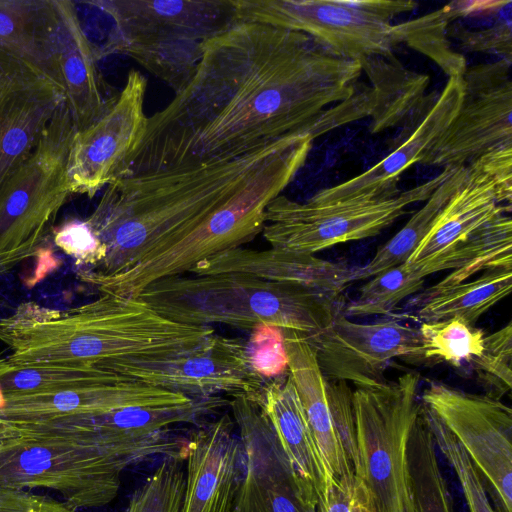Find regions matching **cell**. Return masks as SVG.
I'll return each instance as SVG.
<instances>
[{"mask_svg": "<svg viewBox=\"0 0 512 512\" xmlns=\"http://www.w3.org/2000/svg\"><path fill=\"white\" fill-rule=\"evenodd\" d=\"M425 278L406 263L388 268L371 277L358 296L345 305L346 316L389 315L407 297L417 293Z\"/></svg>", "mask_w": 512, "mask_h": 512, "instance_id": "32", "label": "cell"}, {"mask_svg": "<svg viewBox=\"0 0 512 512\" xmlns=\"http://www.w3.org/2000/svg\"><path fill=\"white\" fill-rule=\"evenodd\" d=\"M98 369L190 398L244 396L259 403L266 382L251 368L245 344L214 334L201 345L166 356L122 358Z\"/></svg>", "mask_w": 512, "mask_h": 512, "instance_id": "12", "label": "cell"}, {"mask_svg": "<svg viewBox=\"0 0 512 512\" xmlns=\"http://www.w3.org/2000/svg\"><path fill=\"white\" fill-rule=\"evenodd\" d=\"M463 97L462 78L450 77L444 88L428 93L424 103L401 126L391 150L363 173L324 188L307 201L332 204L346 201L386 200L401 193L398 182L404 171L420 163L431 145L455 117Z\"/></svg>", "mask_w": 512, "mask_h": 512, "instance_id": "17", "label": "cell"}, {"mask_svg": "<svg viewBox=\"0 0 512 512\" xmlns=\"http://www.w3.org/2000/svg\"><path fill=\"white\" fill-rule=\"evenodd\" d=\"M186 449L164 456L155 471L130 496L124 512H182Z\"/></svg>", "mask_w": 512, "mask_h": 512, "instance_id": "35", "label": "cell"}, {"mask_svg": "<svg viewBox=\"0 0 512 512\" xmlns=\"http://www.w3.org/2000/svg\"><path fill=\"white\" fill-rule=\"evenodd\" d=\"M192 399L113 373L101 382L65 391L5 395L0 418L16 428L127 407L180 405Z\"/></svg>", "mask_w": 512, "mask_h": 512, "instance_id": "20", "label": "cell"}, {"mask_svg": "<svg viewBox=\"0 0 512 512\" xmlns=\"http://www.w3.org/2000/svg\"><path fill=\"white\" fill-rule=\"evenodd\" d=\"M466 169L488 180L494 187L499 204L512 200V146L494 149L471 161Z\"/></svg>", "mask_w": 512, "mask_h": 512, "instance_id": "42", "label": "cell"}, {"mask_svg": "<svg viewBox=\"0 0 512 512\" xmlns=\"http://www.w3.org/2000/svg\"><path fill=\"white\" fill-rule=\"evenodd\" d=\"M297 474L319 503L330 483L290 375L266 383L258 403Z\"/></svg>", "mask_w": 512, "mask_h": 512, "instance_id": "26", "label": "cell"}, {"mask_svg": "<svg viewBox=\"0 0 512 512\" xmlns=\"http://www.w3.org/2000/svg\"><path fill=\"white\" fill-rule=\"evenodd\" d=\"M315 139L309 132L289 136L261 169L206 217L130 269L114 275L81 270L79 279L101 293L135 298L159 279L189 273L211 256L242 247L262 232L267 206L303 167Z\"/></svg>", "mask_w": 512, "mask_h": 512, "instance_id": "5", "label": "cell"}, {"mask_svg": "<svg viewBox=\"0 0 512 512\" xmlns=\"http://www.w3.org/2000/svg\"><path fill=\"white\" fill-rule=\"evenodd\" d=\"M374 92L371 133L401 127L424 103L430 77L403 66L394 56H374L359 62Z\"/></svg>", "mask_w": 512, "mask_h": 512, "instance_id": "27", "label": "cell"}, {"mask_svg": "<svg viewBox=\"0 0 512 512\" xmlns=\"http://www.w3.org/2000/svg\"><path fill=\"white\" fill-rule=\"evenodd\" d=\"M244 453V471L231 512H319L315 492L301 479L260 405L229 400Z\"/></svg>", "mask_w": 512, "mask_h": 512, "instance_id": "15", "label": "cell"}, {"mask_svg": "<svg viewBox=\"0 0 512 512\" xmlns=\"http://www.w3.org/2000/svg\"><path fill=\"white\" fill-rule=\"evenodd\" d=\"M53 242L77 265L100 266L107 248L86 220L69 219L53 231Z\"/></svg>", "mask_w": 512, "mask_h": 512, "instance_id": "40", "label": "cell"}, {"mask_svg": "<svg viewBox=\"0 0 512 512\" xmlns=\"http://www.w3.org/2000/svg\"><path fill=\"white\" fill-rule=\"evenodd\" d=\"M362 73L305 33L238 21L206 42L192 79L148 117L119 178L231 160L369 117L356 93Z\"/></svg>", "mask_w": 512, "mask_h": 512, "instance_id": "1", "label": "cell"}, {"mask_svg": "<svg viewBox=\"0 0 512 512\" xmlns=\"http://www.w3.org/2000/svg\"><path fill=\"white\" fill-rule=\"evenodd\" d=\"M0 512H77V509L45 494L0 485Z\"/></svg>", "mask_w": 512, "mask_h": 512, "instance_id": "44", "label": "cell"}, {"mask_svg": "<svg viewBox=\"0 0 512 512\" xmlns=\"http://www.w3.org/2000/svg\"><path fill=\"white\" fill-rule=\"evenodd\" d=\"M53 5L54 58L72 122L82 131L110 109L118 93L101 74L97 46L83 30L74 2L53 0Z\"/></svg>", "mask_w": 512, "mask_h": 512, "instance_id": "22", "label": "cell"}, {"mask_svg": "<svg viewBox=\"0 0 512 512\" xmlns=\"http://www.w3.org/2000/svg\"><path fill=\"white\" fill-rule=\"evenodd\" d=\"M146 89L144 75L136 69L130 70L110 109L88 128L76 131L67 164L72 195L92 198L120 177L125 161L146 132Z\"/></svg>", "mask_w": 512, "mask_h": 512, "instance_id": "16", "label": "cell"}, {"mask_svg": "<svg viewBox=\"0 0 512 512\" xmlns=\"http://www.w3.org/2000/svg\"><path fill=\"white\" fill-rule=\"evenodd\" d=\"M319 512H377L374 501L364 482L354 475L351 478L331 481Z\"/></svg>", "mask_w": 512, "mask_h": 512, "instance_id": "43", "label": "cell"}, {"mask_svg": "<svg viewBox=\"0 0 512 512\" xmlns=\"http://www.w3.org/2000/svg\"><path fill=\"white\" fill-rule=\"evenodd\" d=\"M113 21L99 59L126 54L175 93L194 76L210 39L238 22L233 0H95Z\"/></svg>", "mask_w": 512, "mask_h": 512, "instance_id": "7", "label": "cell"}, {"mask_svg": "<svg viewBox=\"0 0 512 512\" xmlns=\"http://www.w3.org/2000/svg\"><path fill=\"white\" fill-rule=\"evenodd\" d=\"M76 129L63 103L29 157L0 191V255L45 237L72 196L67 164Z\"/></svg>", "mask_w": 512, "mask_h": 512, "instance_id": "11", "label": "cell"}, {"mask_svg": "<svg viewBox=\"0 0 512 512\" xmlns=\"http://www.w3.org/2000/svg\"><path fill=\"white\" fill-rule=\"evenodd\" d=\"M466 176L465 167L456 168L426 200L408 222L386 243L378 247L366 264L353 267L352 282L364 280L405 263L428 234L438 214Z\"/></svg>", "mask_w": 512, "mask_h": 512, "instance_id": "31", "label": "cell"}, {"mask_svg": "<svg viewBox=\"0 0 512 512\" xmlns=\"http://www.w3.org/2000/svg\"><path fill=\"white\" fill-rule=\"evenodd\" d=\"M420 375L352 391L357 431L358 469L377 512H414L408 473L410 430L421 402Z\"/></svg>", "mask_w": 512, "mask_h": 512, "instance_id": "9", "label": "cell"}, {"mask_svg": "<svg viewBox=\"0 0 512 512\" xmlns=\"http://www.w3.org/2000/svg\"><path fill=\"white\" fill-rule=\"evenodd\" d=\"M289 136L231 160L125 176L110 183L86 219L107 248L94 271L124 272L196 225L261 169Z\"/></svg>", "mask_w": 512, "mask_h": 512, "instance_id": "3", "label": "cell"}, {"mask_svg": "<svg viewBox=\"0 0 512 512\" xmlns=\"http://www.w3.org/2000/svg\"><path fill=\"white\" fill-rule=\"evenodd\" d=\"M135 298L185 325L224 324L251 331L270 324L305 336L322 331L341 310L338 299L320 292L243 273L165 277Z\"/></svg>", "mask_w": 512, "mask_h": 512, "instance_id": "6", "label": "cell"}, {"mask_svg": "<svg viewBox=\"0 0 512 512\" xmlns=\"http://www.w3.org/2000/svg\"><path fill=\"white\" fill-rule=\"evenodd\" d=\"M424 406L436 446L453 468L463 491L469 512H495L481 475L462 445L441 422L438 416L425 404Z\"/></svg>", "mask_w": 512, "mask_h": 512, "instance_id": "36", "label": "cell"}, {"mask_svg": "<svg viewBox=\"0 0 512 512\" xmlns=\"http://www.w3.org/2000/svg\"><path fill=\"white\" fill-rule=\"evenodd\" d=\"M353 267L315 255L278 248L238 247L197 263L189 273L211 275L243 273L265 280L305 287L338 299L352 282Z\"/></svg>", "mask_w": 512, "mask_h": 512, "instance_id": "24", "label": "cell"}, {"mask_svg": "<svg viewBox=\"0 0 512 512\" xmlns=\"http://www.w3.org/2000/svg\"><path fill=\"white\" fill-rule=\"evenodd\" d=\"M436 448L425 406L421 403L410 430L407 448L409 487L414 512H454Z\"/></svg>", "mask_w": 512, "mask_h": 512, "instance_id": "30", "label": "cell"}, {"mask_svg": "<svg viewBox=\"0 0 512 512\" xmlns=\"http://www.w3.org/2000/svg\"><path fill=\"white\" fill-rule=\"evenodd\" d=\"M512 2L507 1L495 22L487 28L470 30L461 25L448 28L463 49L484 52L512 61Z\"/></svg>", "mask_w": 512, "mask_h": 512, "instance_id": "39", "label": "cell"}, {"mask_svg": "<svg viewBox=\"0 0 512 512\" xmlns=\"http://www.w3.org/2000/svg\"><path fill=\"white\" fill-rule=\"evenodd\" d=\"M418 329L422 356L438 358L456 367L471 363L484 347L483 331L459 318L422 322Z\"/></svg>", "mask_w": 512, "mask_h": 512, "instance_id": "33", "label": "cell"}, {"mask_svg": "<svg viewBox=\"0 0 512 512\" xmlns=\"http://www.w3.org/2000/svg\"><path fill=\"white\" fill-rule=\"evenodd\" d=\"M511 288L512 268H492L471 281L439 290L427 288L410 305L416 319L422 322L459 318L474 326L483 314L510 294Z\"/></svg>", "mask_w": 512, "mask_h": 512, "instance_id": "29", "label": "cell"}, {"mask_svg": "<svg viewBox=\"0 0 512 512\" xmlns=\"http://www.w3.org/2000/svg\"><path fill=\"white\" fill-rule=\"evenodd\" d=\"M510 211L511 206L499 204L488 180L466 169L465 179L405 263L424 278L458 269L461 248L468 247L477 231L492 218Z\"/></svg>", "mask_w": 512, "mask_h": 512, "instance_id": "23", "label": "cell"}, {"mask_svg": "<svg viewBox=\"0 0 512 512\" xmlns=\"http://www.w3.org/2000/svg\"><path fill=\"white\" fill-rule=\"evenodd\" d=\"M15 430L16 436L0 441V485L48 489L77 510L109 504L125 469L180 454L187 445L170 429L116 441L53 429Z\"/></svg>", "mask_w": 512, "mask_h": 512, "instance_id": "4", "label": "cell"}, {"mask_svg": "<svg viewBox=\"0 0 512 512\" xmlns=\"http://www.w3.org/2000/svg\"><path fill=\"white\" fill-rule=\"evenodd\" d=\"M245 348L251 368L264 380H273L288 373V356L280 327L257 325L251 330Z\"/></svg>", "mask_w": 512, "mask_h": 512, "instance_id": "38", "label": "cell"}, {"mask_svg": "<svg viewBox=\"0 0 512 512\" xmlns=\"http://www.w3.org/2000/svg\"><path fill=\"white\" fill-rule=\"evenodd\" d=\"M43 241V238L35 239L13 252L0 255V276L8 273L24 260L35 256Z\"/></svg>", "mask_w": 512, "mask_h": 512, "instance_id": "45", "label": "cell"}, {"mask_svg": "<svg viewBox=\"0 0 512 512\" xmlns=\"http://www.w3.org/2000/svg\"><path fill=\"white\" fill-rule=\"evenodd\" d=\"M434 412L478 469L495 512H512V410L495 397L438 382L423 391Z\"/></svg>", "mask_w": 512, "mask_h": 512, "instance_id": "13", "label": "cell"}, {"mask_svg": "<svg viewBox=\"0 0 512 512\" xmlns=\"http://www.w3.org/2000/svg\"><path fill=\"white\" fill-rule=\"evenodd\" d=\"M511 60L466 68L461 105L420 163L463 167L500 147L512 146Z\"/></svg>", "mask_w": 512, "mask_h": 512, "instance_id": "14", "label": "cell"}, {"mask_svg": "<svg viewBox=\"0 0 512 512\" xmlns=\"http://www.w3.org/2000/svg\"><path fill=\"white\" fill-rule=\"evenodd\" d=\"M63 103L60 84L0 47V191L33 152Z\"/></svg>", "mask_w": 512, "mask_h": 512, "instance_id": "19", "label": "cell"}, {"mask_svg": "<svg viewBox=\"0 0 512 512\" xmlns=\"http://www.w3.org/2000/svg\"><path fill=\"white\" fill-rule=\"evenodd\" d=\"M231 416L199 426L187 440L182 512H231L244 453Z\"/></svg>", "mask_w": 512, "mask_h": 512, "instance_id": "21", "label": "cell"}, {"mask_svg": "<svg viewBox=\"0 0 512 512\" xmlns=\"http://www.w3.org/2000/svg\"><path fill=\"white\" fill-rule=\"evenodd\" d=\"M290 375L330 482L355 475L340 444L328 400L327 381L306 337L283 330Z\"/></svg>", "mask_w": 512, "mask_h": 512, "instance_id": "25", "label": "cell"}, {"mask_svg": "<svg viewBox=\"0 0 512 512\" xmlns=\"http://www.w3.org/2000/svg\"><path fill=\"white\" fill-rule=\"evenodd\" d=\"M114 372L97 368L82 369L62 365L13 369L0 378L4 395L38 394L88 386L109 378Z\"/></svg>", "mask_w": 512, "mask_h": 512, "instance_id": "34", "label": "cell"}, {"mask_svg": "<svg viewBox=\"0 0 512 512\" xmlns=\"http://www.w3.org/2000/svg\"><path fill=\"white\" fill-rule=\"evenodd\" d=\"M12 370L7 358H0V374L5 375ZM18 432L0 418V441L16 436Z\"/></svg>", "mask_w": 512, "mask_h": 512, "instance_id": "46", "label": "cell"}, {"mask_svg": "<svg viewBox=\"0 0 512 512\" xmlns=\"http://www.w3.org/2000/svg\"><path fill=\"white\" fill-rule=\"evenodd\" d=\"M54 21L53 0H0V47L36 65L62 86L54 58Z\"/></svg>", "mask_w": 512, "mask_h": 512, "instance_id": "28", "label": "cell"}, {"mask_svg": "<svg viewBox=\"0 0 512 512\" xmlns=\"http://www.w3.org/2000/svg\"><path fill=\"white\" fill-rule=\"evenodd\" d=\"M478 377L497 399L512 387V324L484 337L481 354L472 361Z\"/></svg>", "mask_w": 512, "mask_h": 512, "instance_id": "37", "label": "cell"}, {"mask_svg": "<svg viewBox=\"0 0 512 512\" xmlns=\"http://www.w3.org/2000/svg\"><path fill=\"white\" fill-rule=\"evenodd\" d=\"M456 168H444L423 184L386 200L319 205L281 194L266 208L263 236L272 248L311 255L340 243L373 237L407 213L408 206L426 201Z\"/></svg>", "mask_w": 512, "mask_h": 512, "instance_id": "10", "label": "cell"}, {"mask_svg": "<svg viewBox=\"0 0 512 512\" xmlns=\"http://www.w3.org/2000/svg\"><path fill=\"white\" fill-rule=\"evenodd\" d=\"M210 326L171 321L137 298L101 295L57 310L21 303L0 320V341L15 369L62 365L99 368L122 358L166 356L189 351L213 336Z\"/></svg>", "mask_w": 512, "mask_h": 512, "instance_id": "2", "label": "cell"}, {"mask_svg": "<svg viewBox=\"0 0 512 512\" xmlns=\"http://www.w3.org/2000/svg\"><path fill=\"white\" fill-rule=\"evenodd\" d=\"M305 337L324 377L356 387L385 382L384 371L396 357L422 356L418 328L395 320L356 323L342 309L326 328Z\"/></svg>", "mask_w": 512, "mask_h": 512, "instance_id": "18", "label": "cell"}, {"mask_svg": "<svg viewBox=\"0 0 512 512\" xmlns=\"http://www.w3.org/2000/svg\"><path fill=\"white\" fill-rule=\"evenodd\" d=\"M328 400L334 426L347 461L356 474L358 444L352 391L343 381L327 382Z\"/></svg>", "mask_w": 512, "mask_h": 512, "instance_id": "41", "label": "cell"}, {"mask_svg": "<svg viewBox=\"0 0 512 512\" xmlns=\"http://www.w3.org/2000/svg\"><path fill=\"white\" fill-rule=\"evenodd\" d=\"M237 20L305 33L334 54L360 62L410 47L413 20L392 24L417 7L411 0H233Z\"/></svg>", "mask_w": 512, "mask_h": 512, "instance_id": "8", "label": "cell"}]
</instances>
